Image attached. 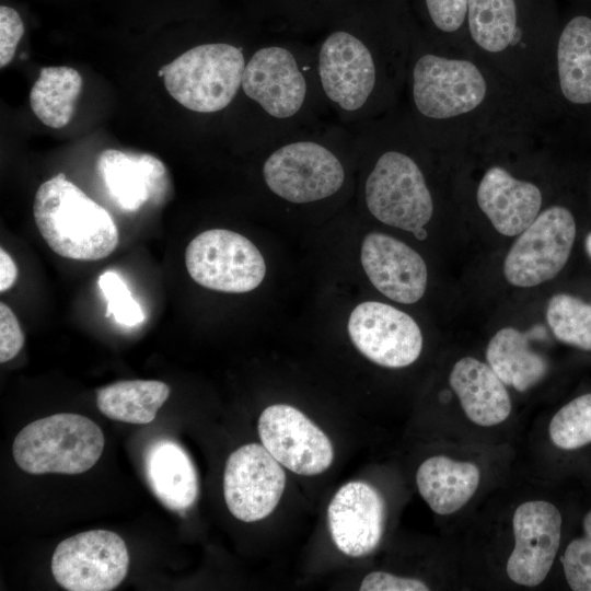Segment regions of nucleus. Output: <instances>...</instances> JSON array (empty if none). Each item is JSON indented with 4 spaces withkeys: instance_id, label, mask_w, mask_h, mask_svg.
Masks as SVG:
<instances>
[{
    "instance_id": "28",
    "label": "nucleus",
    "mask_w": 591,
    "mask_h": 591,
    "mask_svg": "<svg viewBox=\"0 0 591 591\" xmlns=\"http://www.w3.org/2000/svg\"><path fill=\"white\" fill-rule=\"evenodd\" d=\"M470 34L478 47L501 53L515 39V0H468Z\"/></svg>"
},
{
    "instance_id": "10",
    "label": "nucleus",
    "mask_w": 591,
    "mask_h": 591,
    "mask_svg": "<svg viewBox=\"0 0 591 591\" xmlns=\"http://www.w3.org/2000/svg\"><path fill=\"white\" fill-rule=\"evenodd\" d=\"M575 237V218L567 208L545 209L510 247L503 263L507 281L534 287L553 279L566 265Z\"/></svg>"
},
{
    "instance_id": "20",
    "label": "nucleus",
    "mask_w": 591,
    "mask_h": 591,
    "mask_svg": "<svg viewBox=\"0 0 591 591\" xmlns=\"http://www.w3.org/2000/svg\"><path fill=\"white\" fill-rule=\"evenodd\" d=\"M449 382L472 422L491 427L509 417L510 396L490 366L473 357H464L453 366Z\"/></svg>"
},
{
    "instance_id": "37",
    "label": "nucleus",
    "mask_w": 591,
    "mask_h": 591,
    "mask_svg": "<svg viewBox=\"0 0 591 591\" xmlns=\"http://www.w3.org/2000/svg\"><path fill=\"white\" fill-rule=\"evenodd\" d=\"M18 269L14 260L7 251L0 250V291L9 290L15 282Z\"/></svg>"
},
{
    "instance_id": "11",
    "label": "nucleus",
    "mask_w": 591,
    "mask_h": 591,
    "mask_svg": "<svg viewBox=\"0 0 591 591\" xmlns=\"http://www.w3.org/2000/svg\"><path fill=\"white\" fill-rule=\"evenodd\" d=\"M124 540L106 530H91L60 542L51 557L55 580L69 591H109L127 575Z\"/></svg>"
},
{
    "instance_id": "14",
    "label": "nucleus",
    "mask_w": 591,
    "mask_h": 591,
    "mask_svg": "<svg viewBox=\"0 0 591 591\" xmlns=\"http://www.w3.org/2000/svg\"><path fill=\"white\" fill-rule=\"evenodd\" d=\"M348 334L366 358L385 368L407 367L422 349L421 331L414 318L382 302L358 304L349 316Z\"/></svg>"
},
{
    "instance_id": "2",
    "label": "nucleus",
    "mask_w": 591,
    "mask_h": 591,
    "mask_svg": "<svg viewBox=\"0 0 591 591\" xmlns=\"http://www.w3.org/2000/svg\"><path fill=\"white\" fill-rule=\"evenodd\" d=\"M235 102L241 105V138L257 150L323 121L329 111L314 45L287 36L258 39Z\"/></svg>"
},
{
    "instance_id": "13",
    "label": "nucleus",
    "mask_w": 591,
    "mask_h": 591,
    "mask_svg": "<svg viewBox=\"0 0 591 591\" xmlns=\"http://www.w3.org/2000/svg\"><path fill=\"white\" fill-rule=\"evenodd\" d=\"M257 429L267 451L296 474L318 475L334 460L333 444L326 433L293 406L266 407L258 418Z\"/></svg>"
},
{
    "instance_id": "19",
    "label": "nucleus",
    "mask_w": 591,
    "mask_h": 591,
    "mask_svg": "<svg viewBox=\"0 0 591 591\" xmlns=\"http://www.w3.org/2000/svg\"><path fill=\"white\" fill-rule=\"evenodd\" d=\"M477 202L499 233L514 236L538 216L542 194L533 183L518 179L500 166H493L479 182Z\"/></svg>"
},
{
    "instance_id": "9",
    "label": "nucleus",
    "mask_w": 591,
    "mask_h": 591,
    "mask_svg": "<svg viewBox=\"0 0 591 591\" xmlns=\"http://www.w3.org/2000/svg\"><path fill=\"white\" fill-rule=\"evenodd\" d=\"M185 265L195 282L228 293L256 289L266 274L258 248L244 235L227 229L196 235L186 247Z\"/></svg>"
},
{
    "instance_id": "1",
    "label": "nucleus",
    "mask_w": 591,
    "mask_h": 591,
    "mask_svg": "<svg viewBox=\"0 0 591 591\" xmlns=\"http://www.w3.org/2000/svg\"><path fill=\"white\" fill-rule=\"evenodd\" d=\"M402 0H362L314 45L320 88L339 124L382 116L406 79L413 28Z\"/></svg>"
},
{
    "instance_id": "15",
    "label": "nucleus",
    "mask_w": 591,
    "mask_h": 591,
    "mask_svg": "<svg viewBox=\"0 0 591 591\" xmlns=\"http://www.w3.org/2000/svg\"><path fill=\"white\" fill-rule=\"evenodd\" d=\"M514 547L507 575L515 583L536 587L547 577L560 545L561 514L553 503L530 500L512 518Z\"/></svg>"
},
{
    "instance_id": "4",
    "label": "nucleus",
    "mask_w": 591,
    "mask_h": 591,
    "mask_svg": "<svg viewBox=\"0 0 591 591\" xmlns=\"http://www.w3.org/2000/svg\"><path fill=\"white\" fill-rule=\"evenodd\" d=\"M262 181L271 195L291 205H311L339 195L357 155L351 129L321 121L262 150Z\"/></svg>"
},
{
    "instance_id": "27",
    "label": "nucleus",
    "mask_w": 591,
    "mask_h": 591,
    "mask_svg": "<svg viewBox=\"0 0 591 591\" xmlns=\"http://www.w3.org/2000/svg\"><path fill=\"white\" fill-rule=\"evenodd\" d=\"M82 84L81 74L71 67L42 68L30 92L34 115L54 129L67 126L74 114Z\"/></svg>"
},
{
    "instance_id": "21",
    "label": "nucleus",
    "mask_w": 591,
    "mask_h": 591,
    "mask_svg": "<svg viewBox=\"0 0 591 591\" xmlns=\"http://www.w3.org/2000/svg\"><path fill=\"white\" fill-rule=\"evenodd\" d=\"M144 472L155 497L169 509H189L198 496V476L187 452L171 439L154 441L144 454Z\"/></svg>"
},
{
    "instance_id": "23",
    "label": "nucleus",
    "mask_w": 591,
    "mask_h": 591,
    "mask_svg": "<svg viewBox=\"0 0 591 591\" xmlns=\"http://www.w3.org/2000/svg\"><path fill=\"white\" fill-rule=\"evenodd\" d=\"M480 479L471 462L436 455L424 461L416 473L419 494L433 512L448 515L463 508L474 496Z\"/></svg>"
},
{
    "instance_id": "29",
    "label": "nucleus",
    "mask_w": 591,
    "mask_h": 591,
    "mask_svg": "<svg viewBox=\"0 0 591 591\" xmlns=\"http://www.w3.org/2000/svg\"><path fill=\"white\" fill-rule=\"evenodd\" d=\"M546 320L559 341L591 351L590 303L570 294H555L548 301Z\"/></svg>"
},
{
    "instance_id": "8",
    "label": "nucleus",
    "mask_w": 591,
    "mask_h": 591,
    "mask_svg": "<svg viewBox=\"0 0 591 591\" xmlns=\"http://www.w3.org/2000/svg\"><path fill=\"white\" fill-rule=\"evenodd\" d=\"M104 436L90 418L60 413L37 419L16 434L12 454L30 474H80L101 457Z\"/></svg>"
},
{
    "instance_id": "34",
    "label": "nucleus",
    "mask_w": 591,
    "mask_h": 591,
    "mask_svg": "<svg viewBox=\"0 0 591 591\" xmlns=\"http://www.w3.org/2000/svg\"><path fill=\"white\" fill-rule=\"evenodd\" d=\"M25 31L21 13L13 5H0V68L8 66L14 57L18 44Z\"/></svg>"
},
{
    "instance_id": "33",
    "label": "nucleus",
    "mask_w": 591,
    "mask_h": 591,
    "mask_svg": "<svg viewBox=\"0 0 591 591\" xmlns=\"http://www.w3.org/2000/svg\"><path fill=\"white\" fill-rule=\"evenodd\" d=\"M421 15L433 30L457 31L467 18L468 0H415Z\"/></svg>"
},
{
    "instance_id": "38",
    "label": "nucleus",
    "mask_w": 591,
    "mask_h": 591,
    "mask_svg": "<svg viewBox=\"0 0 591 591\" xmlns=\"http://www.w3.org/2000/svg\"><path fill=\"white\" fill-rule=\"evenodd\" d=\"M193 9L196 11H201L205 9H208L212 2V0H189Z\"/></svg>"
},
{
    "instance_id": "36",
    "label": "nucleus",
    "mask_w": 591,
    "mask_h": 591,
    "mask_svg": "<svg viewBox=\"0 0 591 591\" xmlns=\"http://www.w3.org/2000/svg\"><path fill=\"white\" fill-rule=\"evenodd\" d=\"M361 591H427L429 587L416 578L399 577L385 571H372L361 581Z\"/></svg>"
},
{
    "instance_id": "31",
    "label": "nucleus",
    "mask_w": 591,
    "mask_h": 591,
    "mask_svg": "<svg viewBox=\"0 0 591 591\" xmlns=\"http://www.w3.org/2000/svg\"><path fill=\"white\" fill-rule=\"evenodd\" d=\"M566 581L573 591H591V510L582 519V531L561 556Z\"/></svg>"
},
{
    "instance_id": "12",
    "label": "nucleus",
    "mask_w": 591,
    "mask_h": 591,
    "mask_svg": "<svg viewBox=\"0 0 591 591\" xmlns=\"http://www.w3.org/2000/svg\"><path fill=\"white\" fill-rule=\"evenodd\" d=\"M286 487L281 464L259 443L237 448L227 460L223 495L231 514L243 522L268 517Z\"/></svg>"
},
{
    "instance_id": "17",
    "label": "nucleus",
    "mask_w": 591,
    "mask_h": 591,
    "mask_svg": "<svg viewBox=\"0 0 591 591\" xmlns=\"http://www.w3.org/2000/svg\"><path fill=\"white\" fill-rule=\"evenodd\" d=\"M361 264L371 283L395 302L415 303L425 294L428 280L425 260L395 237L369 233L361 245Z\"/></svg>"
},
{
    "instance_id": "30",
    "label": "nucleus",
    "mask_w": 591,
    "mask_h": 591,
    "mask_svg": "<svg viewBox=\"0 0 591 591\" xmlns=\"http://www.w3.org/2000/svg\"><path fill=\"white\" fill-rule=\"evenodd\" d=\"M548 433L555 447L577 450L591 443V393L565 404L551 419Z\"/></svg>"
},
{
    "instance_id": "5",
    "label": "nucleus",
    "mask_w": 591,
    "mask_h": 591,
    "mask_svg": "<svg viewBox=\"0 0 591 591\" xmlns=\"http://www.w3.org/2000/svg\"><path fill=\"white\" fill-rule=\"evenodd\" d=\"M36 227L53 252L74 260H99L118 245V229L109 212L59 173L35 194Z\"/></svg>"
},
{
    "instance_id": "32",
    "label": "nucleus",
    "mask_w": 591,
    "mask_h": 591,
    "mask_svg": "<svg viewBox=\"0 0 591 591\" xmlns=\"http://www.w3.org/2000/svg\"><path fill=\"white\" fill-rule=\"evenodd\" d=\"M99 286L107 301L106 316L113 315L117 323L125 326H136L144 321L140 304L132 298L117 273H103L99 278Z\"/></svg>"
},
{
    "instance_id": "6",
    "label": "nucleus",
    "mask_w": 591,
    "mask_h": 591,
    "mask_svg": "<svg viewBox=\"0 0 591 591\" xmlns=\"http://www.w3.org/2000/svg\"><path fill=\"white\" fill-rule=\"evenodd\" d=\"M257 40L244 44L222 37L192 46L159 71L166 91L179 105L198 115L228 111L234 105Z\"/></svg>"
},
{
    "instance_id": "18",
    "label": "nucleus",
    "mask_w": 591,
    "mask_h": 591,
    "mask_svg": "<svg viewBox=\"0 0 591 591\" xmlns=\"http://www.w3.org/2000/svg\"><path fill=\"white\" fill-rule=\"evenodd\" d=\"M97 172L108 193L125 211H137L147 201L162 196L169 185L167 170L158 158L103 150L96 162Z\"/></svg>"
},
{
    "instance_id": "35",
    "label": "nucleus",
    "mask_w": 591,
    "mask_h": 591,
    "mask_svg": "<svg viewBox=\"0 0 591 591\" xmlns=\"http://www.w3.org/2000/svg\"><path fill=\"white\" fill-rule=\"evenodd\" d=\"M24 345V335L13 311L0 303V362L13 359Z\"/></svg>"
},
{
    "instance_id": "25",
    "label": "nucleus",
    "mask_w": 591,
    "mask_h": 591,
    "mask_svg": "<svg viewBox=\"0 0 591 591\" xmlns=\"http://www.w3.org/2000/svg\"><path fill=\"white\" fill-rule=\"evenodd\" d=\"M486 358L490 368L507 385L524 392L546 374V360L529 347L526 336L513 327L499 329L489 340Z\"/></svg>"
},
{
    "instance_id": "3",
    "label": "nucleus",
    "mask_w": 591,
    "mask_h": 591,
    "mask_svg": "<svg viewBox=\"0 0 591 591\" xmlns=\"http://www.w3.org/2000/svg\"><path fill=\"white\" fill-rule=\"evenodd\" d=\"M410 119L378 118L350 126L357 154L369 160L362 182L366 208L382 223L413 232L433 215V199L425 174L407 150Z\"/></svg>"
},
{
    "instance_id": "24",
    "label": "nucleus",
    "mask_w": 591,
    "mask_h": 591,
    "mask_svg": "<svg viewBox=\"0 0 591 591\" xmlns=\"http://www.w3.org/2000/svg\"><path fill=\"white\" fill-rule=\"evenodd\" d=\"M561 93L573 104L591 103V19L578 15L564 27L557 46Z\"/></svg>"
},
{
    "instance_id": "40",
    "label": "nucleus",
    "mask_w": 591,
    "mask_h": 591,
    "mask_svg": "<svg viewBox=\"0 0 591 591\" xmlns=\"http://www.w3.org/2000/svg\"><path fill=\"white\" fill-rule=\"evenodd\" d=\"M584 245H586L587 253L591 257V232L586 237V244Z\"/></svg>"
},
{
    "instance_id": "26",
    "label": "nucleus",
    "mask_w": 591,
    "mask_h": 591,
    "mask_svg": "<svg viewBox=\"0 0 591 591\" xmlns=\"http://www.w3.org/2000/svg\"><path fill=\"white\" fill-rule=\"evenodd\" d=\"M169 395L170 387L164 382L126 380L99 389L96 404L100 412L113 420L149 424Z\"/></svg>"
},
{
    "instance_id": "7",
    "label": "nucleus",
    "mask_w": 591,
    "mask_h": 591,
    "mask_svg": "<svg viewBox=\"0 0 591 591\" xmlns=\"http://www.w3.org/2000/svg\"><path fill=\"white\" fill-rule=\"evenodd\" d=\"M406 80L419 132L431 123L472 112L487 94V82L475 63L438 55L414 34Z\"/></svg>"
},
{
    "instance_id": "16",
    "label": "nucleus",
    "mask_w": 591,
    "mask_h": 591,
    "mask_svg": "<svg viewBox=\"0 0 591 591\" xmlns=\"http://www.w3.org/2000/svg\"><path fill=\"white\" fill-rule=\"evenodd\" d=\"M385 505L372 485L354 480L343 485L327 508L331 537L350 557H362L380 544L384 531Z\"/></svg>"
},
{
    "instance_id": "39",
    "label": "nucleus",
    "mask_w": 591,
    "mask_h": 591,
    "mask_svg": "<svg viewBox=\"0 0 591 591\" xmlns=\"http://www.w3.org/2000/svg\"><path fill=\"white\" fill-rule=\"evenodd\" d=\"M416 239L422 241L427 237V231L422 228L419 231H417L415 234Z\"/></svg>"
},
{
    "instance_id": "22",
    "label": "nucleus",
    "mask_w": 591,
    "mask_h": 591,
    "mask_svg": "<svg viewBox=\"0 0 591 591\" xmlns=\"http://www.w3.org/2000/svg\"><path fill=\"white\" fill-rule=\"evenodd\" d=\"M362 0H246L252 21L268 33L302 35L324 31Z\"/></svg>"
}]
</instances>
